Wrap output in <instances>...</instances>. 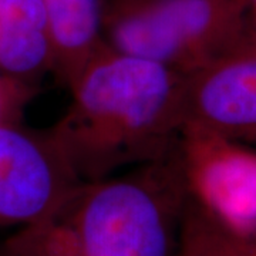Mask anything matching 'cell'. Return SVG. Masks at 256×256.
I'll list each match as a JSON object with an SVG mask.
<instances>
[{
  "label": "cell",
  "instance_id": "cell-1",
  "mask_svg": "<svg viewBox=\"0 0 256 256\" xmlns=\"http://www.w3.org/2000/svg\"><path fill=\"white\" fill-rule=\"evenodd\" d=\"M48 134L77 181L171 156L185 127V76L106 46L80 74Z\"/></svg>",
  "mask_w": 256,
  "mask_h": 256
},
{
  "label": "cell",
  "instance_id": "cell-9",
  "mask_svg": "<svg viewBox=\"0 0 256 256\" xmlns=\"http://www.w3.org/2000/svg\"><path fill=\"white\" fill-rule=\"evenodd\" d=\"M34 88L26 82L0 72V124L20 122L18 118Z\"/></svg>",
  "mask_w": 256,
  "mask_h": 256
},
{
  "label": "cell",
  "instance_id": "cell-6",
  "mask_svg": "<svg viewBox=\"0 0 256 256\" xmlns=\"http://www.w3.org/2000/svg\"><path fill=\"white\" fill-rule=\"evenodd\" d=\"M52 38V72L72 88L107 43L100 0H44Z\"/></svg>",
  "mask_w": 256,
  "mask_h": 256
},
{
  "label": "cell",
  "instance_id": "cell-5",
  "mask_svg": "<svg viewBox=\"0 0 256 256\" xmlns=\"http://www.w3.org/2000/svg\"><path fill=\"white\" fill-rule=\"evenodd\" d=\"M185 126L256 148V38L185 77Z\"/></svg>",
  "mask_w": 256,
  "mask_h": 256
},
{
  "label": "cell",
  "instance_id": "cell-8",
  "mask_svg": "<svg viewBox=\"0 0 256 256\" xmlns=\"http://www.w3.org/2000/svg\"><path fill=\"white\" fill-rule=\"evenodd\" d=\"M180 256H256V232L229 228L190 202L184 212Z\"/></svg>",
  "mask_w": 256,
  "mask_h": 256
},
{
  "label": "cell",
  "instance_id": "cell-7",
  "mask_svg": "<svg viewBox=\"0 0 256 256\" xmlns=\"http://www.w3.org/2000/svg\"><path fill=\"white\" fill-rule=\"evenodd\" d=\"M52 72L44 0H0V72L28 82Z\"/></svg>",
  "mask_w": 256,
  "mask_h": 256
},
{
  "label": "cell",
  "instance_id": "cell-10",
  "mask_svg": "<svg viewBox=\"0 0 256 256\" xmlns=\"http://www.w3.org/2000/svg\"><path fill=\"white\" fill-rule=\"evenodd\" d=\"M249 23V36L256 38V0H245Z\"/></svg>",
  "mask_w": 256,
  "mask_h": 256
},
{
  "label": "cell",
  "instance_id": "cell-4",
  "mask_svg": "<svg viewBox=\"0 0 256 256\" xmlns=\"http://www.w3.org/2000/svg\"><path fill=\"white\" fill-rule=\"evenodd\" d=\"M178 151L192 200L229 228L256 232V148L185 126Z\"/></svg>",
  "mask_w": 256,
  "mask_h": 256
},
{
  "label": "cell",
  "instance_id": "cell-3",
  "mask_svg": "<svg viewBox=\"0 0 256 256\" xmlns=\"http://www.w3.org/2000/svg\"><path fill=\"white\" fill-rule=\"evenodd\" d=\"M82 186L48 131L0 124V226H24Z\"/></svg>",
  "mask_w": 256,
  "mask_h": 256
},
{
  "label": "cell",
  "instance_id": "cell-2",
  "mask_svg": "<svg viewBox=\"0 0 256 256\" xmlns=\"http://www.w3.org/2000/svg\"><path fill=\"white\" fill-rule=\"evenodd\" d=\"M248 36L245 0H114L102 13L110 48L185 77Z\"/></svg>",
  "mask_w": 256,
  "mask_h": 256
}]
</instances>
